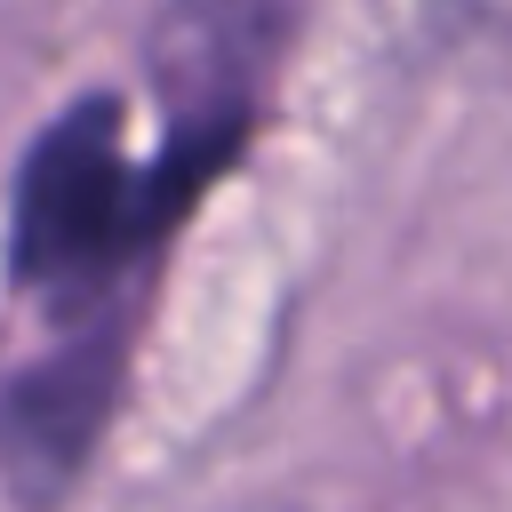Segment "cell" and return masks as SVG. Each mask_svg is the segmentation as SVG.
<instances>
[{"mask_svg":"<svg viewBox=\"0 0 512 512\" xmlns=\"http://www.w3.org/2000/svg\"><path fill=\"white\" fill-rule=\"evenodd\" d=\"M224 160V144H168L144 160L128 144L120 96H80L56 112L24 168L8 208V272L24 296L48 304H96L112 296L168 232V216L192 200V184Z\"/></svg>","mask_w":512,"mask_h":512,"instance_id":"1","label":"cell"}]
</instances>
